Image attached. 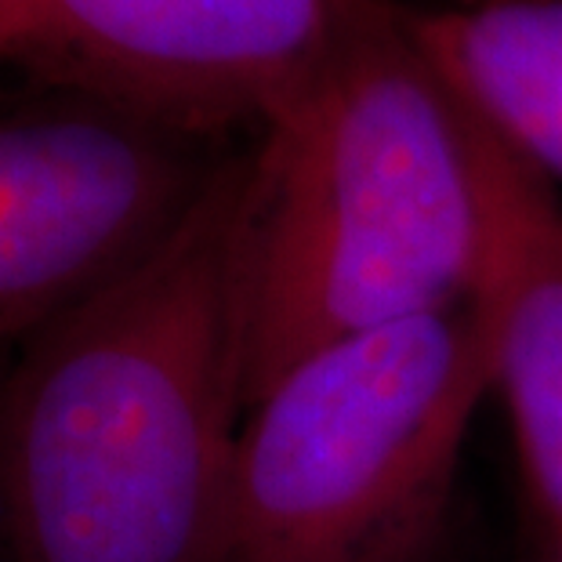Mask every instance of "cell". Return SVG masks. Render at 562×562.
<instances>
[{
  "label": "cell",
  "mask_w": 562,
  "mask_h": 562,
  "mask_svg": "<svg viewBox=\"0 0 562 562\" xmlns=\"http://www.w3.org/2000/svg\"><path fill=\"white\" fill-rule=\"evenodd\" d=\"M236 142L74 91H0V349L149 255Z\"/></svg>",
  "instance_id": "277c9868"
},
{
  "label": "cell",
  "mask_w": 562,
  "mask_h": 562,
  "mask_svg": "<svg viewBox=\"0 0 562 562\" xmlns=\"http://www.w3.org/2000/svg\"><path fill=\"white\" fill-rule=\"evenodd\" d=\"M411 19L461 102L562 182V0L411 8Z\"/></svg>",
  "instance_id": "52a82bcc"
},
{
  "label": "cell",
  "mask_w": 562,
  "mask_h": 562,
  "mask_svg": "<svg viewBox=\"0 0 562 562\" xmlns=\"http://www.w3.org/2000/svg\"><path fill=\"white\" fill-rule=\"evenodd\" d=\"M255 153L247 411L305 356L469 297V135L406 4L341 0L313 80Z\"/></svg>",
  "instance_id": "7a4b0ae2"
},
{
  "label": "cell",
  "mask_w": 562,
  "mask_h": 562,
  "mask_svg": "<svg viewBox=\"0 0 562 562\" xmlns=\"http://www.w3.org/2000/svg\"><path fill=\"white\" fill-rule=\"evenodd\" d=\"M425 562H432V559H425Z\"/></svg>",
  "instance_id": "30bf717a"
},
{
  "label": "cell",
  "mask_w": 562,
  "mask_h": 562,
  "mask_svg": "<svg viewBox=\"0 0 562 562\" xmlns=\"http://www.w3.org/2000/svg\"><path fill=\"white\" fill-rule=\"evenodd\" d=\"M341 0H0V66L186 135H261L327 55Z\"/></svg>",
  "instance_id": "5b68a950"
},
{
  "label": "cell",
  "mask_w": 562,
  "mask_h": 562,
  "mask_svg": "<svg viewBox=\"0 0 562 562\" xmlns=\"http://www.w3.org/2000/svg\"><path fill=\"white\" fill-rule=\"evenodd\" d=\"M490 389L469 297L327 345L250 403L225 562H425Z\"/></svg>",
  "instance_id": "3957f363"
},
{
  "label": "cell",
  "mask_w": 562,
  "mask_h": 562,
  "mask_svg": "<svg viewBox=\"0 0 562 562\" xmlns=\"http://www.w3.org/2000/svg\"><path fill=\"white\" fill-rule=\"evenodd\" d=\"M258 153L0 370L4 562H225Z\"/></svg>",
  "instance_id": "6da1fadb"
},
{
  "label": "cell",
  "mask_w": 562,
  "mask_h": 562,
  "mask_svg": "<svg viewBox=\"0 0 562 562\" xmlns=\"http://www.w3.org/2000/svg\"><path fill=\"white\" fill-rule=\"evenodd\" d=\"M0 562H4V555H0Z\"/></svg>",
  "instance_id": "9c48e42d"
},
{
  "label": "cell",
  "mask_w": 562,
  "mask_h": 562,
  "mask_svg": "<svg viewBox=\"0 0 562 562\" xmlns=\"http://www.w3.org/2000/svg\"><path fill=\"white\" fill-rule=\"evenodd\" d=\"M537 562H562V526L537 522Z\"/></svg>",
  "instance_id": "ba28073f"
},
{
  "label": "cell",
  "mask_w": 562,
  "mask_h": 562,
  "mask_svg": "<svg viewBox=\"0 0 562 562\" xmlns=\"http://www.w3.org/2000/svg\"><path fill=\"white\" fill-rule=\"evenodd\" d=\"M461 116L480 211L469 305L486 338L490 389L512 417L533 522L562 526V193L464 102Z\"/></svg>",
  "instance_id": "8992f818"
}]
</instances>
